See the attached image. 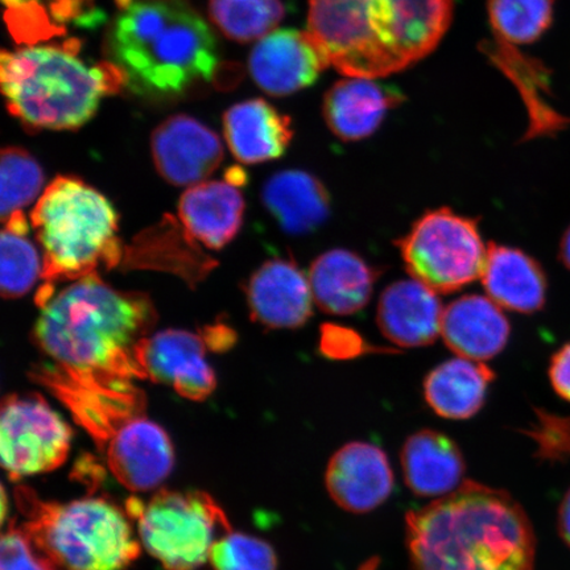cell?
Masks as SVG:
<instances>
[{
	"instance_id": "6da1fadb",
	"label": "cell",
	"mask_w": 570,
	"mask_h": 570,
	"mask_svg": "<svg viewBox=\"0 0 570 570\" xmlns=\"http://www.w3.org/2000/svg\"><path fill=\"white\" fill-rule=\"evenodd\" d=\"M415 570H533L537 538L508 491L465 482L405 518Z\"/></svg>"
},
{
	"instance_id": "7a4b0ae2",
	"label": "cell",
	"mask_w": 570,
	"mask_h": 570,
	"mask_svg": "<svg viewBox=\"0 0 570 570\" xmlns=\"http://www.w3.org/2000/svg\"><path fill=\"white\" fill-rule=\"evenodd\" d=\"M453 0H308V30L327 67L346 77L395 75L443 40Z\"/></svg>"
},
{
	"instance_id": "3957f363",
	"label": "cell",
	"mask_w": 570,
	"mask_h": 570,
	"mask_svg": "<svg viewBox=\"0 0 570 570\" xmlns=\"http://www.w3.org/2000/svg\"><path fill=\"white\" fill-rule=\"evenodd\" d=\"M156 321L158 313L148 295L112 288L92 274L41 306L33 341L55 365L146 380L139 347Z\"/></svg>"
},
{
	"instance_id": "277c9868",
	"label": "cell",
	"mask_w": 570,
	"mask_h": 570,
	"mask_svg": "<svg viewBox=\"0 0 570 570\" xmlns=\"http://www.w3.org/2000/svg\"><path fill=\"white\" fill-rule=\"evenodd\" d=\"M119 13L105 39V55L134 95L178 98L214 80L218 45L188 0H116Z\"/></svg>"
},
{
	"instance_id": "5b68a950",
	"label": "cell",
	"mask_w": 570,
	"mask_h": 570,
	"mask_svg": "<svg viewBox=\"0 0 570 570\" xmlns=\"http://www.w3.org/2000/svg\"><path fill=\"white\" fill-rule=\"evenodd\" d=\"M80 40L2 53L0 81L7 109L26 128L77 130L96 116L104 96L117 95L126 78L110 61L88 67Z\"/></svg>"
},
{
	"instance_id": "8992f818",
	"label": "cell",
	"mask_w": 570,
	"mask_h": 570,
	"mask_svg": "<svg viewBox=\"0 0 570 570\" xmlns=\"http://www.w3.org/2000/svg\"><path fill=\"white\" fill-rule=\"evenodd\" d=\"M31 223L45 263V285L36 295L40 308L51 301L57 283L122 265L118 214L109 199L81 178L56 177L36 203Z\"/></svg>"
},
{
	"instance_id": "52a82bcc",
	"label": "cell",
	"mask_w": 570,
	"mask_h": 570,
	"mask_svg": "<svg viewBox=\"0 0 570 570\" xmlns=\"http://www.w3.org/2000/svg\"><path fill=\"white\" fill-rule=\"evenodd\" d=\"M13 499L20 530L55 570H125L140 556L130 517L105 498L60 503L19 487Z\"/></svg>"
},
{
	"instance_id": "ba28073f",
	"label": "cell",
	"mask_w": 570,
	"mask_h": 570,
	"mask_svg": "<svg viewBox=\"0 0 570 570\" xmlns=\"http://www.w3.org/2000/svg\"><path fill=\"white\" fill-rule=\"evenodd\" d=\"M126 512L137 519L141 547L166 570L202 568L216 541L233 531L216 499L199 490L164 489L148 502L132 497Z\"/></svg>"
},
{
	"instance_id": "9c48e42d",
	"label": "cell",
	"mask_w": 570,
	"mask_h": 570,
	"mask_svg": "<svg viewBox=\"0 0 570 570\" xmlns=\"http://www.w3.org/2000/svg\"><path fill=\"white\" fill-rule=\"evenodd\" d=\"M413 279L453 294L482 275L488 246L479 220L452 209L428 210L395 242Z\"/></svg>"
},
{
	"instance_id": "30bf717a",
	"label": "cell",
	"mask_w": 570,
	"mask_h": 570,
	"mask_svg": "<svg viewBox=\"0 0 570 570\" xmlns=\"http://www.w3.org/2000/svg\"><path fill=\"white\" fill-rule=\"evenodd\" d=\"M31 377L66 405L101 452L120 428L146 415L145 392L128 377L75 372L55 363L35 367Z\"/></svg>"
},
{
	"instance_id": "8fae6325",
	"label": "cell",
	"mask_w": 570,
	"mask_h": 570,
	"mask_svg": "<svg viewBox=\"0 0 570 570\" xmlns=\"http://www.w3.org/2000/svg\"><path fill=\"white\" fill-rule=\"evenodd\" d=\"M73 431L39 394L6 396L0 458L10 480L53 472L67 462Z\"/></svg>"
},
{
	"instance_id": "7c38bea8",
	"label": "cell",
	"mask_w": 570,
	"mask_h": 570,
	"mask_svg": "<svg viewBox=\"0 0 570 570\" xmlns=\"http://www.w3.org/2000/svg\"><path fill=\"white\" fill-rule=\"evenodd\" d=\"M202 334L168 330L141 342L139 362L146 380L166 384L188 401L203 402L216 390L217 380L206 362Z\"/></svg>"
},
{
	"instance_id": "4fadbf2b",
	"label": "cell",
	"mask_w": 570,
	"mask_h": 570,
	"mask_svg": "<svg viewBox=\"0 0 570 570\" xmlns=\"http://www.w3.org/2000/svg\"><path fill=\"white\" fill-rule=\"evenodd\" d=\"M102 452L114 479L134 493L159 488L175 466L173 441L146 415L120 428Z\"/></svg>"
},
{
	"instance_id": "5bb4252c",
	"label": "cell",
	"mask_w": 570,
	"mask_h": 570,
	"mask_svg": "<svg viewBox=\"0 0 570 570\" xmlns=\"http://www.w3.org/2000/svg\"><path fill=\"white\" fill-rule=\"evenodd\" d=\"M151 151L160 176L176 187L204 183L224 160L218 135L188 116L164 120L153 134Z\"/></svg>"
},
{
	"instance_id": "9a60e30c",
	"label": "cell",
	"mask_w": 570,
	"mask_h": 570,
	"mask_svg": "<svg viewBox=\"0 0 570 570\" xmlns=\"http://www.w3.org/2000/svg\"><path fill=\"white\" fill-rule=\"evenodd\" d=\"M330 68L308 32L285 28L263 38L253 49L248 69L258 87L287 97L312 87Z\"/></svg>"
},
{
	"instance_id": "2e32d148",
	"label": "cell",
	"mask_w": 570,
	"mask_h": 570,
	"mask_svg": "<svg viewBox=\"0 0 570 570\" xmlns=\"http://www.w3.org/2000/svg\"><path fill=\"white\" fill-rule=\"evenodd\" d=\"M326 489L341 509L366 514L387 501L394 489V473L386 453L368 443L338 449L327 463Z\"/></svg>"
},
{
	"instance_id": "e0dca14e",
	"label": "cell",
	"mask_w": 570,
	"mask_h": 570,
	"mask_svg": "<svg viewBox=\"0 0 570 570\" xmlns=\"http://www.w3.org/2000/svg\"><path fill=\"white\" fill-rule=\"evenodd\" d=\"M252 316L269 330H297L313 315L308 276L288 259H271L255 271L247 284Z\"/></svg>"
},
{
	"instance_id": "ac0fdd59",
	"label": "cell",
	"mask_w": 570,
	"mask_h": 570,
	"mask_svg": "<svg viewBox=\"0 0 570 570\" xmlns=\"http://www.w3.org/2000/svg\"><path fill=\"white\" fill-rule=\"evenodd\" d=\"M444 306L438 292L415 279L399 281L382 292L376 323L397 347L432 345L441 334Z\"/></svg>"
},
{
	"instance_id": "d6986e66",
	"label": "cell",
	"mask_w": 570,
	"mask_h": 570,
	"mask_svg": "<svg viewBox=\"0 0 570 570\" xmlns=\"http://www.w3.org/2000/svg\"><path fill=\"white\" fill-rule=\"evenodd\" d=\"M403 98L401 90L374 78L347 77L326 91L324 119L338 139L360 141L372 137Z\"/></svg>"
},
{
	"instance_id": "ffe728a7",
	"label": "cell",
	"mask_w": 570,
	"mask_h": 570,
	"mask_svg": "<svg viewBox=\"0 0 570 570\" xmlns=\"http://www.w3.org/2000/svg\"><path fill=\"white\" fill-rule=\"evenodd\" d=\"M381 271L345 248L317 256L309 268L313 298L321 311L348 316L362 311L373 296Z\"/></svg>"
},
{
	"instance_id": "44dd1931",
	"label": "cell",
	"mask_w": 570,
	"mask_h": 570,
	"mask_svg": "<svg viewBox=\"0 0 570 570\" xmlns=\"http://www.w3.org/2000/svg\"><path fill=\"white\" fill-rule=\"evenodd\" d=\"M441 334L446 346L461 358L483 362L508 346L511 324L490 297L465 295L444 309Z\"/></svg>"
},
{
	"instance_id": "7402d4cb",
	"label": "cell",
	"mask_w": 570,
	"mask_h": 570,
	"mask_svg": "<svg viewBox=\"0 0 570 570\" xmlns=\"http://www.w3.org/2000/svg\"><path fill=\"white\" fill-rule=\"evenodd\" d=\"M481 281L491 301L501 308L523 315L544 309L548 295L546 271L523 249L491 242Z\"/></svg>"
},
{
	"instance_id": "603a6c76",
	"label": "cell",
	"mask_w": 570,
	"mask_h": 570,
	"mask_svg": "<svg viewBox=\"0 0 570 570\" xmlns=\"http://www.w3.org/2000/svg\"><path fill=\"white\" fill-rule=\"evenodd\" d=\"M482 51L522 96L530 119L523 141L556 137L570 126V118L561 116L547 102L546 97L551 95V73L543 62L495 38L483 41Z\"/></svg>"
},
{
	"instance_id": "cb8c5ba5",
	"label": "cell",
	"mask_w": 570,
	"mask_h": 570,
	"mask_svg": "<svg viewBox=\"0 0 570 570\" xmlns=\"http://www.w3.org/2000/svg\"><path fill=\"white\" fill-rule=\"evenodd\" d=\"M245 198L227 181H204L190 187L178 203V219L191 238L220 249L237 237L244 223Z\"/></svg>"
},
{
	"instance_id": "d4e9b609",
	"label": "cell",
	"mask_w": 570,
	"mask_h": 570,
	"mask_svg": "<svg viewBox=\"0 0 570 570\" xmlns=\"http://www.w3.org/2000/svg\"><path fill=\"white\" fill-rule=\"evenodd\" d=\"M122 265L168 271L195 285L217 266V262L204 254L180 220L166 216L159 225L138 235L130 246H125Z\"/></svg>"
},
{
	"instance_id": "484cf974",
	"label": "cell",
	"mask_w": 570,
	"mask_h": 570,
	"mask_svg": "<svg viewBox=\"0 0 570 570\" xmlns=\"http://www.w3.org/2000/svg\"><path fill=\"white\" fill-rule=\"evenodd\" d=\"M224 132L235 158L245 164L282 158L294 138L291 118L261 98L230 107L224 116Z\"/></svg>"
},
{
	"instance_id": "4316f807",
	"label": "cell",
	"mask_w": 570,
	"mask_h": 570,
	"mask_svg": "<svg viewBox=\"0 0 570 570\" xmlns=\"http://www.w3.org/2000/svg\"><path fill=\"white\" fill-rule=\"evenodd\" d=\"M405 483L413 494L443 498L461 487L465 461L446 434L423 430L405 440L401 454Z\"/></svg>"
},
{
	"instance_id": "83f0119b",
	"label": "cell",
	"mask_w": 570,
	"mask_h": 570,
	"mask_svg": "<svg viewBox=\"0 0 570 570\" xmlns=\"http://www.w3.org/2000/svg\"><path fill=\"white\" fill-rule=\"evenodd\" d=\"M263 204L285 233L316 232L330 218L332 199L316 176L287 169L268 178L262 191Z\"/></svg>"
},
{
	"instance_id": "f1b7e54d",
	"label": "cell",
	"mask_w": 570,
	"mask_h": 570,
	"mask_svg": "<svg viewBox=\"0 0 570 570\" xmlns=\"http://www.w3.org/2000/svg\"><path fill=\"white\" fill-rule=\"evenodd\" d=\"M493 370L466 358L440 363L425 376L424 399L436 415L449 420H466L479 413L487 403Z\"/></svg>"
},
{
	"instance_id": "f546056e",
	"label": "cell",
	"mask_w": 570,
	"mask_h": 570,
	"mask_svg": "<svg viewBox=\"0 0 570 570\" xmlns=\"http://www.w3.org/2000/svg\"><path fill=\"white\" fill-rule=\"evenodd\" d=\"M0 242V289L4 298L23 297L42 276L45 263L38 248L28 238V225L23 212L13 213L4 220Z\"/></svg>"
},
{
	"instance_id": "4dcf8cb0",
	"label": "cell",
	"mask_w": 570,
	"mask_h": 570,
	"mask_svg": "<svg viewBox=\"0 0 570 570\" xmlns=\"http://www.w3.org/2000/svg\"><path fill=\"white\" fill-rule=\"evenodd\" d=\"M209 17L227 39L244 45L274 32L285 6L283 0H210Z\"/></svg>"
},
{
	"instance_id": "1f68e13d",
	"label": "cell",
	"mask_w": 570,
	"mask_h": 570,
	"mask_svg": "<svg viewBox=\"0 0 570 570\" xmlns=\"http://www.w3.org/2000/svg\"><path fill=\"white\" fill-rule=\"evenodd\" d=\"M554 0H488L494 38L527 46L543 38L553 23Z\"/></svg>"
},
{
	"instance_id": "d6a6232c",
	"label": "cell",
	"mask_w": 570,
	"mask_h": 570,
	"mask_svg": "<svg viewBox=\"0 0 570 570\" xmlns=\"http://www.w3.org/2000/svg\"><path fill=\"white\" fill-rule=\"evenodd\" d=\"M45 185L38 160L20 147H6L0 166V214L2 220L35 202Z\"/></svg>"
},
{
	"instance_id": "836d02e7",
	"label": "cell",
	"mask_w": 570,
	"mask_h": 570,
	"mask_svg": "<svg viewBox=\"0 0 570 570\" xmlns=\"http://www.w3.org/2000/svg\"><path fill=\"white\" fill-rule=\"evenodd\" d=\"M214 570H277V556L267 541L242 532H227L213 546Z\"/></svg>"
},
{
	"instance_id": "e575fe53",
	"label": "cell",
	"mask_w": 570,
	"mask_h": 570,
	"mask_svg": "<svg viewBox=\"0 0 570 570\" xmlns=\"http://www.w3.org/2000/svg\"><path fill=\"white\" fill-rule=\"evenodd\" d=\"M4 19L18 45H38L40 41L66 35V28L49 19L45 7L39 3L21 7V9H9Z\"/></svg>"
},
{
	"instance_id": "d590c367",
	"label": "cell",
	"mask_w": 570,
	"mask_h": 570,
	"mask_svg": "<svg viewBox=\"0 0 570 570\" xmlns=\"http://www.w3.org/2000/svg\"><path fill=\"white\" fill-rule=\"evenodd\" d=\"M538 422L527 432L538 443V454L544 459H560L570 453V417H560L546 411L537 412Z\"/></svg>"
},
{
	"instance_id": "8d00e7d4",
	"label": "cell",
	"mask_w": 570,
	"mask_h": 570,
	"mask_svg": "<svg viewBox=\"0 0 570 570\" xmlns=\"http://www.w3.org/2000/svg\"><path fill=\"white\" fill-rule=\"evenodd\" d=\"M2 567L0 570H55L42 556L35 550L31 541L20 530L16 520L10 522L2 537Z\"/></svg>"
},
{
	"instance_id": "74e56055",
	"label": "cell",
	"mask_w": 570,
	"mask_h": 570,
	"mask_svg": "<svg viewBox=\"0 0 570 570\" xmlns=\"http://www.w3.org/2000/svg\"><path fill=\"white\" fill-rule=\"evenodd\" d=\"M372 348L377 347L368 345L358 333L347 330L345 326L325 324L321 327L320 352L326 358H355V356L372 352Z\"/></svg>"
},
{
	"instance_id": "f35d334b",
	"label": "cell",
	"mask_w": 570,
	"mask_h": 570,
	"mask_svg": "<svg viewBox=\"0 0 570 570\" xmlns=\"http://www.w3.org/2000/svg\"><path fill=\"white\" fill-rule=\"evenodd\" d=\"M49 11L56 24L96 28L105 20L96 0H49Z\"/></svg>"
},
{
	"instance_id": "ab89813d",
	"label": "cell",
	"mask_w": 570,
	"mask_h": 570,
	"mask_svg": "<svg viewBox=\"0 0 570 570\" xmlns=\"http://www.w3.org/2000/svg\"><path fill=\"white\" fill-rule=\"evenodd\" d=\"M548 376L556 394L570 403V342L551 356Z\"/></svg>"
},
{
	"instance_id": "60d3db41",
	"label": "cell",
	"mask_w": 570,
	"mask_h": 570,
	"mask_svg": "<svg viewBox=\"0 0 570 570\" xmlns=\"http://www.w3.org/2000/svg\"><path fill=\"white\" fill-rule=\"evenodd\" d=\"M206 346L212 351L223 352L230 348L235 341V334L229 326L219 324L206 327L202 334Z\"/></svg>"
},
{
	"instance_id": "b9f144b4",
	"label": "cell",
	"mask_w": 570,
	"mask_h": 570,
	"mask_svg": "<svg viewBox=\"0 0 570 570\" xmlns=\"http://www.w3.org/2000/svg\"><path fill=\"white\" fill-rule=\"evenodd\" d=\"M559 532L562 541L570 550V489L560 503Z\"/></svg>"
},
{
	"instance_id": "7bdbcfd3",
	"label": "cell",
	"mask_w": 570,
	"mask_h": 570,
	"mask_svg": "<svg viewBox=\"0 0 570 570\" xmlns=\"http://www.w3.org/2000/svg\"><path fill=\"white\" fill-rule=\"evenodd\" d=\"M559 259L570 273V225L560 240Z\"/></svg>"
},
{
	"instance_id": "ee69618b",
	"label": "cell",
	"mask_w": 570,
	"mask_h": 570,
	"mask_svg": "<svg viewBox=\"0 0 570 570\" xmlns=\"http://www.w3.org/2000/svg\"><path fill=\"white\" fill-rule=\"evenodd\" d=\"M247 180V176L244 169L235 167L230 168L226 173V181L235 185V187H242Z\"/></svg>"
},
{
	"instance_id": "f6af8a7d",
	"label": "cell",
	"mask_w": 570,
	"mask_h": 570,
	"mask_svg": "<svg viewBox=\"0 0 570 570\" xmlns=\"http://www.w3.org/2000/svg\"><path fill=\"white\" fill-rule=\"evenodd\" d=\"M3 3L9 7V9H21V7L38 3V0H3Z\"/></svg>"
}]
</instances>
